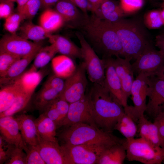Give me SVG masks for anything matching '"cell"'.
Here are the masks:
<instances>
[{
    "label": "cell",
    "instance_id": "7bdbcfd3",
    "mask_svg": "<svg viewBox=\"0 0 164 164\" xmlns=\"http://www.w3.org/2000/svg\"><path fill=\"white\" fill-rule=\"evenodd\" d=\"M63 79L54 74L48 77L43 85L53 88L60 94L63 90L64 85L65 81Z\"/></svg>",
    "mask_w": 164,
    "mask_h": 164
},
{
    "label": "cell",
    "instance_id": "8d00e7d4",
    "mask_svg": "<svg viewBox=\"0 0 164 164\" xmlns=\"http://www.w3.org/2000/svg\"><path fill=\"white\" fill-rule=\"evenodd\" d=\"M42 0H29L20 13L25 19L30 20L36 15L42 7Z\"/></svg>",
    "mask_w": 164,
    "mask_h": 164
},
{
    "label": "cell",
    "instance_id": "9c48e42d",
    "mask_svg": "<svg viewBox=\"0 0 164 164\" xmlns=\"http://www.w3.org/2000/svg\"><path fill=\"white\" fill-rule=\"evenodd\" d=\"M61 146L67 164H97L101 153L107 148L88 145L65 144H63Z\"/></svg>",
    "mask_w": 164,
    "mask_h": 164
},
{
    "label": "cell",
    "instance_id": "11a10c76",
    "mask_svg": "<svg viewBox=\"0 0 164 164\" xmlns=\"http://www.w3.org/2000/svg\"><path fill=\"white\" fill-rule=\"evenodd\" d=\"M10 1L12 2H15L16 0H0V1Z\"/></svg>",
    "mask_w": 164,
    "mask_h": 164
},
{
    "label": "cell",
    "instance_id": "44dd1931",
    "mask_svg": "<svg viewBox=\"0 0 164 164\" xmlns=\"http://www.w3.org/2000/svg\"><path fill=\"white\" fill-rule=\"evenodd\" d=\"M48 39L55 46L57 53L70 58H82L80 48L67 38L59 35L50 34Z\"/></svg>",
    "mask_w": 164,
    "mask_h": 164
},
{
    "label": "cell",
    "instance_id": "bcb514c9",
    "mask_svg": "<svg viewBox=\"0 0 164 164\" xmlns=\"http://www.w3.org/2000/svg\"><path fill=\"white\" fill-rule=\"evenodd\" d=\"M14 2L0 1V18L5 19L14 12Z\"/></svg>",
    "mask_w": 164,
    "mask_h": 164
},
{
    "label": "cell",
    "instance_id": "2e32d148",
    "mask_svg": "<svg viewBox=\"0 0 164 164\" xmlns=\"http://www.w3.org/2000/svg\"><path fill=\"white\" fill-rule=\"evenodd\" d=\"M37 146L46 164H67L63 148L58 142L47 141L38 137Z\"/></svg>",
    "mask_w": 164,
    "mask_h": 164
},
{
    "label": "cell",
    "instance_id": "f1b7e54d",
    "mask_svg": "<svg viewBox=\"0 0 164 164\" xmlns=\"http://www.w3.org/2000/svg\"><path fill=\"white\" fill-rule=\"evenodd\" d=\"M0 87V113L7 109L17 97L23 92L15 81Z\"/></svg>",
    "mask_w": 164,
    "mask_h": 164
},
{
    "label": "cell",
    "instance_id": "f546056e",
    "mask_svg": "<svg viewBox=\"0 0 164 164\" xmlns=\"http://www.w3.org/2000/svg\"><path fill=\"white\" fill-rule=\"evenodd\" d=\"M114 130L119 132L126 139H129L135 138L138 127L131 116L125 111L117 122Z\"/></svg>",
    "mask_w": 164,
    "mask_h": 164
},
{
    "label": "cell",
    "instance_id": "f35d334b",
    "mask_svg": "<svg viewBox=\"0 0 164 164\" xmlns=\"http://www.w3.org/2000/svg\"><path fill=\"white\" fill-rule=\"evenodd\" d=\"M20 58L8 53L0 52V77L4 76L12 65Z\"/></svg>",
    "mask_w": 164,
    "mask_h": 164
},
{
    "label": "cell",
    "instance_id": "74e56055",
    "mask_svg": "<svg viewBox=\"0 0 164 164\" xmlns=\"http://www.w3.org/2000/svg\"><path fill=\"white\" fill-rule=\"evenodd\" d=\"M144 0H120V5L125 15L132 14L140 10Z\"/></svg>",
    "mask_w": 164,
    "mask_h": 164
},
{
    "label": "cell",
    "instance_id": "680465c9",
    "mask_svg": "<svg viewBox=\"0 0 164 164\" xmlns=\"http://www.w3.org/2000/svg\"><path fill=\"white\" fill-rule=\"evenodd\" d=\"M162 148H163L164 149V145L162 147Z\"/></svg>",
    "mask_w": 164,
    "mask_h": 164
},
{
    "label": "cell",
    "instance_id": "4dcf8cb0",
    "mask_svg": "<svg viewBox=\"0 0 164 164\" xmlns=\"http://www.w3.org/2000/svg\"><path fill=\"white\" fill-rule=\"evenodd\" d=\"M57 53V51L53 44L42 47L36 55L32 64L28 70L36 71L39 69L44 67Z\"/></svg>",
    "mask_w": 164,
    "mask_h": 164
},
{
    "label": "cell",
    "instance_id": "4316f807",
    "mask_svg": "<svg viewBox=\"0 0 164 164\" xmlns=\"http://www.w3.org/2000/svg\"><path fill=\"white\" fill-rule=\"evenodd\" d=\"M39 25L50 33L60 29L65 22L63 19L55 9H45L40 15Z\"/></svg>",
    "mask_w": 164,
    "mask_h": 164
},
{
    "label": "cell",
    "instance_id": "ac0fdd59",
    "mask_svg": "<svg viewBox=\"0 0 164 164\" xmlns=\"http://www.w3.org/2000/svg\"><path fill=\"white\" fill-rule=\"evenodd\" d=\"M17 121L19 130L24 141L27 144L37 145L38 136L35 120L31 115L24 114L14 117Z\"/></svg>",
    "mask_w": 164,
    "mask_h": 164
},
{
    "label": "cell",
    "instance_id": "7402d4cb",
    "mask_svg": "<svg viewBox=\"0 0 164 164\" xmlns=\"http://www.w3.org/2000/svg\"><path fill=\"white\" fill-rule=\"evenodd\" d=\"M93 14L101 19L111 23L118 21L125 15L120 4L111 0L103 2Z\"/></svg>",
    "mask_w": 164,
    "mask_h": 164
},
{
    "label": "cell",
    "instance_id": "681fc988",
    "mask_svg": "<svg viewBox=\"0 0 164 164\" xmlns=\"http://www.w3.org/2000/svg\"><path fill=\"white\" fill-rule=\"evenodd\" d=\"M155 45L164 54V34L158 35L155 39Z\"/></svg>",
    "mask_w": 164,
    "mask_h": 164
},
{
    "label": "cell",
    "instance_id": "ab89813d",
    "mask_svg": "<svg viewBox=\"0 0 164 164\" xmlns=\"http://www.w3.org/2000/svg\"><path fill=\"white\" fill-rule=\"evenodd\" d=\"M24 150L14 145L5 164H26L27 155Z\"/></svg>",
    "mask_w": 164,
    "mask_h": 164
},
{
    "label": "cell",
    "instance_id": "8992f818",
    "mask_svg": "<svg viewBox=\"0 0 164 164\" xmlns=\"http://www.w3.org/2000/svg\"><path fill=\"white\" fill-rule=\"evenodd\" d=\"M76 35L80 44L82 59L88 78L93 84L104 87L105 66L103 60L99 57L83 35L79 32Z\"/></svg>",
    "mask_w": 164,
    "mask_h": 164
},
{
    "label": "cell",
    "instance_id": "83f0119b",
    "mask_svg": "<svg viewBox=\"0 0 164 164\" xmlns=\"http://www.w3.org/2000/svg\"><path fill=\"white\" fill-rule=\"evenodd\" d=\"M30 21L25 22L20 27L19 35L25 39L35 42L48 39L50 33L40 25H36Z\"/></svg>",
    "mask_w": 164,
    "mask_h": 164
},
{
    "label": "cell",
    "instance_id": "d4e9b609",
    "mask_svg": "<svg viewBox=\"0 0 164 164\" xmlns=\"http://www.w3.org/2000/svg\"><path fill=\"white\" fill-rule=\"evenodd\" d=\"M35 121L38 137L45 140L58 142L56 137L57 127L53 121L41 113Z\"/></svg>",
    "mask_w": 164,
    "mask_h": 164
},
{
    "label": "cell",
    "instance_id": "816d5d0a",
    "mask_svg": "<svg viewBox=\"0 0 164 164\" xmlns=\"http://www.w3.org/2000/svg\"><path fill=\"white\" fill-rule=\"evenodd\" d=\"M29 0H16L17 4V10L19 12H20Z\"/></svg>",
    "mask_w": 164,
    "mask_h": 164
},
{
    "label": "cell",
    "instance_id": "f5cc1de1",
    "mask_svg": "<svg viewBox=\"0 0 164 164\" xmlns=\"http://www.w3.org/2000/svg\"><path fill=\"white\" fill-rule=\"evenodd\" d=\"M155 76L164 81V64L156 74Z\"/></svg>",
    "mask_w": 164,
    "mask_h": 164
},
{
    "label": "cell",
    "instance_id": "4fadbf2b",
    "mask_svg": "<svg viewBox=\"0 0 164 164\" xmlns=\"http://www.w3.org/2000/svg\"><path fill=\"white\" fill-rule=\"evenodd\" d=\"M112 57L102 58L105 66L104 87L124 108L128 105V98L122 88L112 61Z\"/></svg>",
    "mask_w": 164,
    "mask_h": 164
},
{
    "label": "cell",
    "instance_id": "484cf974",
    "mask_svg": "<svg viewBox=\"0 0 164 164\" xmlns=\"http://www.w3.org/2000/svg\"><path fill=\"white\" fill-rule=\"evenodd\" d=\"M51 66L54 74L65 79L73 74L77 67L71 58L63 55L54 57Z\"/></svg>",
    "mask_w": 164,
    "mask_h": 164
},
{
    "label": "cell",
    "instance_id": "e0dca14e",
    "mask_svg": "<svg viewBox=\"0 0 164 164\" xmlns=\"http://www.w3.org/2000/svg\"><path fill=\"white\" fill-rule=\"evenodd\" d=\"M112 61L123 91L128 98L131 95V88L135 80L131 61L128 58L118 56L116 58H113Z\"/></svg>",
    "mask_w": 164,
    "mask_h": 164
},
{
    "label": "cell",
    "instance_id": "d590c367",
    "mask_svg": "<svg viewBox=\"0 0 164 164\" xmlns=\"http://www.w3.org/2000/svg\"><path fill=\"white\" fill-rule=\"evenodd\" d=\"M24 19L22 15L17 11L13 13L5 19L4 24L5 29L10 33H16L20 27L21 22Z\"/></svg>",
    "mask_w": 164,
    "mask_h": 164
},
{
    "label": "cell",
    "instance_id": "db71d44e",
    "mask_svg": "<svg viewBox=\"0 0 164 164\" xmlns=\"http://www.w3.org/2000/svg\"><path fill=\"white\" fill-rule=\"evenodd\" d=\"M161 14L163 22V24H164V9L161 12Z\"/></svg>",
    "mask_w": 164,
    "mask_h": 164
},
{
    "label": "cell",
    "instance_id": "3957f363",
    "mask_svg": "<svg viewBox=\"0 0 164 164\" xmlns=\"http://www.w3.org/2000/svg\"><path fill=\"white\" fill-rule=\"evenodd\" d=\"M84 17V30L103 54L102 58L122 56V46L111 22L101 19L93 14Z\"/></svg>",
    "mask_w": 164,
    "mask_h": 164
},
{
    "label": "cell",
    "instance_id": "ee69618b",
    "mask_svg": "<svg viewBox=\"0 0 164 164\" xmlns=\"http://www.w3.org/2000/svg\"><path fill=\"white\" fill-rule=\"evenodd\" d=\"M153 119V122L157 127L164 144V104L160 106Z\"/></svg>",
    "mask_w": 164,
    "mask_h": 164
},
{
    "label": "cell",
    "instance_id": "cb8c5ba5",
    "mask_svg": "<svg viewBox=\"0 0 164 164\" xmlns=\"http://www.w3.org/2000/svg\"><path fill=\"white\" fill-rule=\"evenodd\" d=\"M46 73L43 70L36 71L28 70L24 72L15 82L23 92L32 95Z\"/></svg>",
    "mask_w": 164,
    "mask_h": 164
},
{
    "label": "cell",
    "instance_id": "f6af8a7d",
    "mask_svg": "<svg viewBox=\"0 0 164 164\" xmlns=\"http://www.w3.org/2000/svg\"><path fill=\"white\" fill-rule=\"evenodd\" d=\"M149 121L145 116L142 115L138 121V131L140 137L149 141Z\"/></svg>",
    "mask_w": 164,
    "mask_h": 164
},
{
    "label": "cell",
    "instance_id": "c3c4849f",
    "mask_svg": "<svg viewBox=\"0 0 164 164\" xmlns=\"http://www.w3.org/2000/svg\"><path fill=\"white\" fill-rule=\"evenodd\" d=\"M106 0H87L90 10L93 13L97 9L100 5Z\"/></svg>",
    "mask_w": 164,
    "mask_h": 164
},
{
    "label": "cell",
    "instance_id": "52a82bcc",
    "mask_svg": "<svg viewBox=\"0 0 164 164\" xmlns=\"http://www.w3.org/2000/svg\"><path fill=\"white\" fill-rule=\"evenodd\" d=\"M164 64V54L152 44L148 46L132 64L134 74L147 77L155 76Z\"/></svg>",
    "mask_w": 164,
    "mask_h": 164
},
{
    "label": "cell",
    "instance_id": "5b68a950",
    "mask_svg": "<svg viewBox=\"0 0 164 164\" xmlns=\"http://www.w3.org/2000/svg\"><path fill=\"white\" fill-rule=\"evenodd\" d=\"M126 159L144 164H161L164 159V149L141 137L126 139Z\"/></svg>",
    "mask_w": 164,
    "mask_h": 164
},
{
    "label": "cell",
    "instance_id": "9a60e30c",
    "mask_svg": "<svg viewBox=\"0 0 164 164\" xmlns=\"http://www.w3.org/2000/svg\"><path fill=\"white\" fill-rule=\"evenodd\" d=\"M1 136L7 142L19 147L26 152L27 144L24 141L18 122L13 116H4L0 118Z\"/></svg>",
    "mask_w": 164,
    "mask_h": 164
},
{
    "label": "cell",
    "instance_id": "d6a6232c",
    "mask_svg": "<svg viewBox=\"0 0 164 164\" xmlns=\"http://www.w3.org/2000/svg\"><path fill=\"white\" fill-rule=\"evenodd\" d=\"M55 10L65 22L75 21L80 16L78 8L70 0H59L55 5Z\"/></svg>",
    "mask_w": 164,
    "mask_h": 164
},
{
    "label": "cell",
    "instance_id": "30bf717a",
    "mask_svg": "<svg viewBox=\"0 0 164 164\" xmlns=\"http://www.w3.org/2000/svg\"><path fill=\"white\" fill-rule=\"evenodd\" d=\"M147 77L143 74L137 75L132 84L131 91L134 105L124 107L125 111L130 115L136 122L144 114L146 108L148 86Z\"/></svg>",
    "mask_w": 164,
    "mask_h": 164
},
{
    "label": "cell",
    "instance_id": "9f6ffc18",
    "mask_svg": "<svg viewBox=\"0 0 164 164\" xmlns=\"http://www.w3.org/2000/svg\"><path fill=\"white\" fill-rule=\"evenodd\" d=\"M162 5L164 6V0H163V2L162 3Z\"/></svg>",
    "mask_w": 164,
    "mask_h": 164
},
{
    "label": "cell",
    "instance_id": "836d02e7",
    "mask_svg": "<svg viewBox=\"0 0 164 164\" xmlns=\"http://www.w3.org/2000/svg\"><path fill=\"white\" fill-rule=\"evenodd\" d=\"M32 95L22 92L16 98L11 106L6 110L0 113V118L13 116L23 109L30 101Z\"/></svg>",
    "mask_w": 164,
    "mask_h": 164
},
{
    "label": "cell",
    "instance_id": "ba28073f",
    "mask_svg": "<svg viewBox=\"0 0 164 164\" xmlns=\"http://www.w3.org/2000/svg\"><path fill=\"white\" fill-rule=\"evenodd\" d=\"M86 73L82 62L76 67L73 74L66 79L63 89L59 97L69 104L84 98L87 83Z\"/></svg>",
    "mask_w": 164,
    "mask_h": 164
},
{
    "label": "cell",
    "instance_id": "60d3db41",
    "mask_svg": "<svg viewBox=\"0 0 164 164\" xmlns=\"http://www.w3.org/2000/svg\"><path fill=\"white\" fill-rule=\"evenodd\" d=\"M26 164H46L41 157L37 145H27Z\"/></svg>",
    "mask_w": 164,
    "mask_h": 164
},
{
    "label": "cell",
    "instance_id": "603a6c76",
    "mask_svg": "<svg viewBox=\"0 0 164 164\" xmlns=\"http://www.w3.org/2000/svg\"><path fill=\"white\" fill-rule=\"evenodd\" d=\"M125 141L123 143L115 144L105 149L100 155L97 164H123L126 157Z\"/></svg>",
    "mask_w": 164,
    "mask_h": 164
},
{
    "label": "cell",
    "instance_id": "7c38bea8",
    "mask_svg": "<svg viewBox=\"0 0 164 164\" xmlns=\"http://www.w3.org/2000/svg\"><path fill=\"white\" fill-rule=\"evenodd\" d=\"M80 123L97 127L93 120L92 107L88 95H85L81 99L70 104L67 114L59 128Z\"/></svg>",
    "mask_w": 164,
    "mask_h": 164
},
{
    "label": "cell",
    "instance_id": "ffe728a7",
    "mask_svg": "<svg viewBox=\"0 0 164 164\" xmlns=\"http://www.w3.org/2000/svg\"><path fill=\"white\" fill-rule=\"evenodd\" d=\"M40 49L15 61L5 74L0 77V87L13 83L17 80L24 72L26 68L34 59Z\"/></svg>",
    "mask_w": 164,
    "mask_h": 164
},
{
    "label": "cell",
    "instance_id": "8fae6325",
    "mask_svg": "<svg viewBox=\"0 0 164 164\" xmlns=\"http://www.w3.org/2000/svg\"><path fill=\"white\" fill-rule=\"evenodd\" d=\"M42 47L38 43L25 39L16 33L4 35L0 41V52H4L22 58Z\"/></svg>",
    "mask_w": 164,
    "mask_h": 164
},
{
    "label": "cell",
    "instance_id": "277c9868",
    "mask_svg": "<svg viewBox=\"0 0 164 164\" xmlns=\"http://www.w3.org/2000/svg\"><path fill=\"white\" fill-rule=\"evenodd\" d=\"M111 23L121 42L124 58L135 60L152 44L143 22L123 18Z\"/></svg>",
    "mask_w": 164,
    "mask_h": 164
},
{
    "label": "cell",
    "instance_id": "5bb4252c",
    "mask_svg": "<svg viewBox=\"0 0 164 164\" xmlns=\"http://www.w3.org/2000/svg\"><path fill=\"white\" fill-rule=\"evenodd\" d=\"M146 82L149 100L145 112L153 118L160 106L164 104V81L152 76L147 77Z\"/></svg>",
    "mask_w": 164,
    "mask_h": 164
},
{
    "label": "cell",
    "instance_id": "1f68e13d",
    "mask_svg": "<svg viewBox=\"0 0 164 164\" xmlns=\"http://www.w3.org/2000/svg\"><path fill=\"white\" fill-rule=\"evenodd\" d=\"M60 93L53 88L43 85L36 94L33 101L34 108L41 112L49 102L58 97Z\"/></svg>",
    "mask_w": 164,
    "mask_h": 164
},
{
    "label": "cell",
    "instance_id": "7dc6e473",
    "mask_svg": "<svg viewBox=\"0 0 164 164\" xmlns=\"http://www.w3.org/2000/svg\"><path fill=\"white\" fill-rule=\"evenodd\" d=\"M84 14L85 16L88 15L87 12L90 10L87 0H70Z\"/></svg>",
    "mask_w": 164,
    "mask_h": 164
},
{
    "label": "cell",
    "instance_id": "d6986e66",
    "mask_svg": "<svg viewBox=\"0 0 164 164\" xmlns=\"http://www.w3.org/2000/svg\"><path fill=\"white\" fill-rule=\"evenodd\" d=\"M69 105V103L58 97L45 106L41 113L53 121L57 129L67 114Z\"/></svg>",
    "mask_w": 164,
    "mask_h": 164
},
{
    "label": "cell",
    "instance_id": "6f0895ef",
    "mask_svg": "<svg viewBox=\"0 0 164 164\" xmlns=\"http://www.w3.org/2000/svg\"><path fill=\"white\" fill-rule=\"evenodd\" d=\"M162 163H163V164H164V159L163 160V162H162Z\"/></svg>",
    "mask_w": 164,
    "mask_h": 164
},
{
    "label": "cell",
    "instance_id": "7a4b0ae2",
    "mask_svg": "<svg viewBox=\"0 0 164 164\" xmlns=\"http://www.w3.org/2000/svg\"><path fill=\"white\" fill-rule=\"evenodd\" d=\"M63 144L85 145L107 148L122 143L126 139L119 138L112 132L104 131L97 127L83 123L64 127L59 134Z\"/></svg>",
    "mask_w": 164,
    "mask_h": 164
},
{
    "label": "cell",
    "instance_id": "6da1fadb",
    "mask_svg": "<svg viewBox=\"0 0 164 164\" xmlns=\"http://www.w3.org/2000/svg\"><path fill=\"white\" fill-rule=\"evenodd\" d=\"M88 96L95 125L104 131L112 132L118 120L125 112L124 107L106 87L98 84L93 83Z\"/></svg>",
    "mask_w": 164,
    "mask_h": 164
},
{
    "label": "cell",
    "instance_id": "b9f144b4",
    "mask_svg": "<svg viewBox=\"0 0 164 164\" xmlns=\"http://www.w3.org/2000/svg\"><path fill=\"white\" fill-rule=\"evenodd\" d=\"M149 141L153 145L162 147L164 145L159 129L153 122L149 121Z\"/></svg>",
    "mask_w": 164,
    "mask_h": 164
},
{
    "label": "cell",
    "instance_id": "e575fe53",
    "mask_svg": "<svg viewBox=\"0 0 164 164\" xmlns=\"http://www.w3.org/2000/svg\"><path fill=\"white\" fill-rule=\"evenodd\" d=\"M143 23L145 27L149 29H154L160 27L163 24L161 12L153 10L145 14Z\"/></svg>",
    "mask_w": 164,
    "mask_h": 164
},
{
    "label": "cell",
    "instance_id": "f907efd6",
    "mask_svg": "<svg viewBox=\"0 0 164 164\" xmlns=\"http://www.w3.org/2000/svg\"><path fill=\"white\" fill-rule=\"evenodd\" d=\"M59 0H42V7L44 9L50 8L54 5Z\"/></svg>",
    "mask_w": 164,
    "mask_h": 164
}]
</instances>
